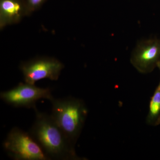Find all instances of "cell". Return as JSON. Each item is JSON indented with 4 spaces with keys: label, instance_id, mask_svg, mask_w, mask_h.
Wrapping results in <instances>:
<instances>
[{
    "label": "cell",
    "instance_id": "7a4b0ae2",
    "mask_svg": "<svg viewBox=\"0 0 160 160\" xmlns=\"http://www.w3.org/2000/svg\"><path fill=\"white\" fill-rule=\"evenodd\" d=\"M52 116L66 136L75 145L85 124L88 110L82 100L68 97L53 98Z\"/></svg>",
    "mask_w": 160,
    "mask_h": 160
},
{
    "label": "cell",
    "instance_id": "9c48e42d",
    "mask_svg": "<svg viewBox=\"0 0 160 160\" xmlns=\"http://www.w3.org/2000/svg\"><path fill=\"white\" fill-rule=\"evenodd\" d=\"M26 5L27 16L38 10L46 0H23Z\"/></svg>",
    "mask_w": 160,
    "mask_h": 160
},
{
    "label": "cell",
    "instance_id": "5b68a950",
    "mask_svg": "<svg viewBox=\"0 0 160 160\" xmlns=\"http://www.w3.org/2000/svg\"><path fill=\"white\" fill-rule=\"evenodd\" d=\"M64 68V65L59 60L46 57L23 62L20 66L25 82L32 85L43 79L57 81Z\"/></svg>",
    "mask_w": 160,
    "mask_h": 160
},
{
    "label": "cell",
    "instance_id": "ba28073f",
    "mask_svg": "<svg viewBox=\"0 0 160 160\" xmlns=\"http://www.w3.org/2000/svg\"><path fill=\"white\" fill-rule=\"evenodd\" d=\"M146 122L148 125L154 126L160 124V83L151 98Z\"/></svg>",
    "mask_w": 160,
    "mask_h": 160
},
{
    "label": "cell",
    "instance_id": "6da1fadb",
    "mask_svg": "<svg viewBox=\"0 0 160 160\" xmlns=\"http://www.w3.org/2000/svg\"><path fill=\"white\" fill-rule=\"evenodd\" d=\"M35 119L29 129L33 138L49 160H81L72 142L51 114L34 108Z\"/></svg>",
    "mask_w": 160,
    "mask_h": 160
},
{
    "label": "cell",
    "instance_id": "30bf717a",
    "mask_svg": "<svg viewBox=\"0 0 160 160\" xmlns=\"http://www.w3.org/2000/svg\"><path fill=\"white\" fill-rule=\"evenodd\" d=\"M157 67L159 68V69L160 71V60L158 62V63ZM159 83H160V81Z\"/></svg>",
    "mask_w": 160,
    "mask_h": 160
},
{
    "label": "cell",
    "instance_id": "8992f818",
    "mask_svg": "<svg viewBox=\"0 0 160 160\" xmlns=\"http://www.w3.org/2000/svg\"><path fill=\"white\" fill-rule=\"evenodd\" d=\"M160 60V39L151 38L141 41L131 53L132 65L142 73H150L157 67Z\"/></svg>",
    "mask_w": 160,
    "mask_h": 160
},
{
    "label": "cell",
    "instance_id": "277c9868",
    "mask_svg": "<svg viewBox=\"0 0 160 160\" xmlns=\"http://www.w3.org/2000/svg\"><path fill=\"white\" fill-rule=\"evenodd\" d=\"M0 98L6 104L15 107L34 109L41 99L51 101L54 98L49 88H41L27 83H20L7 91L1 92Z\"/></svg>",
    "mask_w": 160,
    "mask_h": 160
},
{
    "label": "cell",
    "instance_id": "3957f363",
    "mask_svg": "<svg viewBox=\"0 0 160 160\" xmlns=\"http://www.w3.org/2000/svg\"><path fill=\"white\" fill-rule=\"evenodd\" d=\"M2 145L7 154L13 160H49L29 132L18 127H14L9 132Z\"/></svg>",
    "mask_w": 160,
    "mask_h": 160
},
{
    "label": "cell",
    "instance_id": "52a82bcc",
    "mask_svg": "<svg viewBox=\"0 0 160 160\" xmlns=\"http://www.w3.org/2000/svg\"><path fill=\"white\" fill-rule=\"evenodd\" d=\"M27 16L23 0H0V28L17 24Z\"/></svg>",
    "mask_w": 160,
    "mask_h": 160
}]
</instances>
